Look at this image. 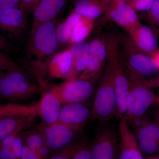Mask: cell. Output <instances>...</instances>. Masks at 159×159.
<instances>
[{
    "instance_id": "44",
    "label": "cell",
    "mask_w": 159,
    "mask_h": 159,
    "mask_svg": "<svg viewBox=\"0 0 159 159\" xmlns=\"http://www.w3.org/2000/svg\"><path fill=\"white\" fill-rule=\"evenodd\" d=\"M154 104H155L157 107L159 108V92L157 95H156Z\"/></svg>"
},
{
    "instance_id": "4",
    "label": "cell",
    "mask_w": 159,
    "mask_h": 159,
    "mask_svg": "<svg viewBox=\"0 0 159 159\" xmlns=\"http://www.w3.org/2000/svg\"><path fill=\"white\" fill-rule=\"evenodd\" d=\"M147 86L145 80L137 79L135 85L129 88L127 108L124 119L133 127L144 117L148 109L155 103L156 95Z\"/></svg>"
},
{
    "instance_id": "3",
    "label": "cell",
    "mask_w": 159,
    "mask_h": 159,
    "mask_svg": "<svg viewBox=\"0 0 159 159\" xmlns=\"http://www.w3.org/2000/svg\"><path fill=\"white\" fill-rule=\"evenodd\" d=\"M116 99L112 70L107 71L94 99L91 110L90 122L98 120L105 123L116 115Z\"/></svg>"
},
{
    "instance_id": "23",
    "label": "cell",
    "mask_w": 159,
    "mask_h": 159,
    "mask_svg": "<svg viewBox=\"0 0 159 159\" xmlns=\"http://www.w3.org/2000/svg\"><path fill=\"white\" fill-rule=\"evenodd\" d=\"M23 135L25 145L35 151L45 144L42 135L37 129L34 131L23 132Z\"/></svg>"
},
{
    "instance_id": "32",
    "label": "cell",
    "mask_w": 159,
    "mask_h": 159,
    "mask_svg": "<svg viewBox=\"0 0 159 159\" xmlns=\"http://www.w3.org/2000/svg\"><path fill=\"white\" fill-rule=\"evenodd\" d=\"M20 159H42L35 151L26 146L25 144L23 147Z\"/></svg>"
},
{
    "instance_id": "30",
    "label": "cell",
    "mask_w": 159,
    "mask_h": 159,
    "mask_svg": "<svg viewBox=\"0 0 159 159\" xmlns=\"http://www.w3.org/2000/svg\"><path fill=\"white\" fill-rule=\"evenodd\" d=\"M156 0H134L133 6L139 11H149Z\"/></svg>"
},
{
    "instance_id": "8",
    "label": "cell",
    "mask_w": 159,
    "mask_h": 159,
    "mask_svg": "<svg viewBox=\"0 0 159 159\" xmlns=\"http://www.w3.org/2000/svg\"><path fill=\"white\" fill-rule=\"evenodd\" d=\"M134 127V135L143 155L159 154V128L154 120L145 116Z\"/></svg>"
},
{
    "instance_id": "39",
    "label": "cell",
    "mask_w": 159,
    "mask_h": 159,
    "mask_svg": "<svg viewBox=\"0 0 159 159\" xmlns=\"http://www.w3.org/2000/svg\"><path fill=\"white\" fill-rule=\"evenodd\" d=\"M145 83L147 86L151 89L159 87V75L155 78L148 80H145Z\"/></svg>"
},
{
    "instance_id": "16",
    "label": "cell",
    "mask_w": 159,
    "mask_h": 159,
    "mask_svg": "<svg viewBox=\"0 0 159 159\" xmlns=\"http://www.w3.org/2000/svg\"><path fill=\"white\" fill-rule=\"evenodd\" d=\"M114 89L116 99V115L121 119H124L127 108V100L130 84L124 74L119 69L112 70Z\"/></svg>"
},
{
    "instance_id": "20",
    "label": "cell",
    "mask_w": 159,
    "mask_h": 159,
    "mask_svg": "<svg viewBox=\"0 0 159 159\" xmlns=\"http://www.w3.org/2000/svg\"><path fill=\"white\" fill-rule=\"evenodd\" d=\"M137 44L140 49L148 53L157 50V42L151 29L146 26L139 28L137 34Z\"/></svg>"
},
{
    "instance_id": "38",
    "label": "cell",
    "mask_w": 159,
    "mask_h": 159,
    "mask_svg": "<svg viewBox=\"0 0 159 159\" xmlns=\"http://www.w3.org/2000/svg\"><path fill=\"white\" fill-rule=\"evenodd\" d=\"M101 45L102 44L101 43L97 40H94L91 42L90 44L89 45L90 54L96 57H98Z\"/></svg>"
},
{
    "instance_id": "35",
    "label": "cell",
    "mask_w": 159,
    "mask_h": 159,
    "mask_svg": "<svg viewBox=\"0 0 159 159\" xmlns=\"http://www.w3.org/2000/svg\"><path fill=\"white\" fill-rule=\"evenodd\" d=\"M20 0H0V9L19 8Z\"/></svg>"
},
{
    "instance_id": "6",
    "label": "cell",
    "mask_w": 159,
    "mask_h": 159,
    "mask_svg": "<svg viewBox=\"0 0 159 159\" xmlns=\"http://www.w3.org/2000/svg\"><path fill=\"white\" fill-rule=\"evenodd\" d=\"M37 130L42 135L45 143L54 153L74 142L79 131L57 122L39 125Z\"/></svg>"
},
{
    "instance_id": "24",
    "label": "cell",
    "mask_w": 159,
    "mask_h": 159,
    "mask_svg": "<svg viewBox=\"0 0 159 159\" xmlns=\"http://www.w3.org/2000/svg\"><path fill=\"white\" fill-rule=\"evenodd\" d=\"M84 142H73L66 148L54 152L49 159H72L76 152Z\"/></svg>"
},
{
    "instance_id": "22",
    "label": "cell",
    "mask_w": 159,
    "mask_h": 159,
    "mask_svg": "<svg viewBox=\"0 0 159 159\" xmlns=\"http://www.w3.org/2000/svg\"><path fill=\"white\" fill-rule=\"evenodd\" d=\"M90 19L82 16L79 21L73 28L70 41L73 43L80 42L83 41L87 37L90 30Z\"/></svg>"
},
{
    "instance_id": "34",
    "label": "cell",
    "mask_w": 159,
    "mask_h": 159,
    "mask_svg": "<svg viewBox=\"0 0 159 159\" xmlns=\"http://www.w3.org/2000/svg\"><path fill=\"white\" fill-rule=\"evenodd\" d=\"M21 133H16L6 137L5 139H3V141L0 143V147L12 149L15 140L17 136Z\"/></svg>"
},
{
    "instance_id": "37",
    "label": "cell",
    "mask_w": 159,
    "mask_h": 159,
    "mask_svg": "<svg viewBox=\"0 0 159 159\" xmlns=\"http://www.w3.org/2000/svg\"><path fill=\"white\" fill-rule=\"evenodd\" d=\"M0 159H17L12 149L0 147Z\"/></svg>"
},
{
    "instance_id": "36",
    "label": "cell",
    "mask_w": 159,
    "mask_h": 159,
    "mask_svg": "<svg viewBox=\"0 0 159 159\" xmlns=\"http://www.w3.org/2000/svg\"><path fill=\"white\" fill-rule=\"evenodd\" d=\"M36 152L42 159H49L54 153L46 144L43 145Z\"/></svg>"
},
{
    "instance_id": "11",
    "label": "cell",
    "mask_w": 159,
    "mask_h": 159,
    "mask_svg": "<svg viewBox=\"0 0 159 159\" xmlns=\"http://www.w3.org/2000/svg\"><path fill=\"white\" fill-rule=\"evenodd\" d=\"M74 57L70 50L55 54L49 60L48 72L53 78H73Z\"/></svg>"
},
{
    "instance_id": "27",
    "label": "cell",
    "mask_w": 159,
    "mask_h": 159,
    "mask_svg": "<svg viewBox=\"0 0 159 159\" xmlns=\"http://www.w3.org/2000/svg\"><path fill=\"white\" fill-rule=\"evenodd\" d=\"M21 68L8 55L0 49V71L18 70Z\"/></svg>"
},
{
    "instance_id": "26",
    "label": "cell",
    "mask_w": 159,
    "mask_h": 159,
    "mask_svg": "<svg viewBox=\"0 0 159 159\" xmlns=\"http://www.w3.org/2000/svg\"><path fill=\"white\" fill-rule=\"evenodd\" d=\"M73 28L74 26L66 20L56 27V36L58 43H65L70 41Z\"/></svg>"
},
{
    "instance_id": "41",
    "label": "cell",
    "mask_w": 159,
    "mask_h": 159,
    "mask_svg": "<svg viewBox=\"0 0 159 159\" xmlns=\"http://www.w3.org/2000/svg\"><path fill=\"white\" fill-rule=\"evenodd\" d=\"M154 121L156 122L159 128V108H157L153 113Z\"/></svg>"
},
{
    "instance_id": "13",
    "label": "cell",
    "mask_w": 159,
    "mask_h": 159,
    "mask_svg": "<svg viewBox=\"0 0 159 159\" xmlns=\"http://www.w3.org/2000/svg\"><path fill=\"white\" fill-rule=\"evenodd\" d=\"M26 14L19 8L0 9V29L12 36H16L25 29Z\"/></svg>"
},
{
    "instance_id": "28",
    "label": "cell",
    "mask_w": 159,
    "mask_h": 159,
    "mask_svg": "<svg viewBox=\"0 0 159 159\" xmlns=\"http://www.w3.org/2000/svg\"><path fill=\"white\" fill-rule=\"evenodd\" d=\"M25 145L23 132L20 133L16 137L12 147V150L15 156L17 159H20L23 147Z\"/></svg>"
},
{
    "instance_id": "2",
    "label": "cell",
    "mask_w": 159,
    "mask_h": 159,
    "mask_svg": "<svg viewBox=\"0 0 159 159\" xmlns=\"http://www.w3.org/2000/svg\"><path fill=\"white\" fill-rule=\"evenodd\" d=\"M41 88L30 81L22 69L0 72V96L7 99H26L39 93Z\"/></svg>"
},
{
    "instance_id": "12",
    "label": "cell",
    "mask_w": 159,
    "mask_h": 159,
    "mask_svg": "<svg viewBox=\"0 0 159 159\" xmlns=\"http://www.w3.org/2000/svg\"><path fill=\"white\" fill-rule=\"evenodd\" d=\"M62 103L53 91L47 90L38 102V114L43 123L47 125L58 122Z\"/></svg>"
},
{
    "instance_id": "45",
    "label": "cell",
    "mask_w": 159,
    "mask_h": 159,
    "mask_svg": "<svg viewBox=\"0 0 159 159\" xmlns=\"http://www.w3.org/2000/svg\"><path fill=\"white\" fill-rule=\"evenodd\" d=\"M40 1V0H37L38 2V4H39V3Z\"/></svg>"
},
{
    "instance_id": "40",
    "label": "cell",
    "mask_w": 159,
    "mask_h": 159,
    "mask_svg": "<svg viewBox=\"0 0 159 159\" xmlns=\"http://www.w3.org/2000/svg\"><path fill=\"white\" fill-rule=\"evenodd\" d=\"M106 54V51L105 47L102 44L97 57L100 60V61H103L105 58Z\"/></svg>"
},
{
    "instance_id": "5",
    "label": "cell",
    "mask_w": 159,
    "mask_h": 159,
    "mask_svg": "<svg viewBox=\"0 0 159 159\" xmlns=\"http://www.w3.org/2000/svg\"><path fill=\"white\" fill-rule=\"evenodd\" d=\"M49 89L57 95L62 104L73 102L84 103L94 92L93 83L88 80L72 78L51 86Z\"/></svg>"
},
{
    "instance_id": "15",
    "label": "cell",
    "mask_w": 159,
    "mask_h": 159,
    "mask_svg": "<svg viewBox=\"0 0 159 159\" xmlns=\"http://www.w3.org/2000/svg\"><path fill=\"white\" fill-rule=\"evenodd\" d=\"M66 2L67 0H40L32 12L33 23L31 30L42 23L55 20Z\"/></svg>"
},
{
    "instance_id": "42",
    "label": "cell",
    "mask_w": 159,
    "mask_h": 159,
    "mask_svg": "<svg viewBox=\"0 0 159 159\" xmlns=\"http://www.w3.org/2000/svg\"><path fill=\"white\" fill-rule=\"evenodd\" d=\"M152 58L154 60L159 70V51L157 50L155 52L152 53Z\"/></svg>"
},
{
    "instance_id": "33",
    "label": "cell",
    "mask_w": 159,
    "mask_h": 159,
    "mask_svg": "<svg viewBox=\"0 0 159 159\" xmlns=\"http://www.w3.org/2000/svg\"><path fill=\"white\" fill-rule=\"evenodd\" d=\"M0 49L7 54L13 52L14 50V46L6 37L0 34Z\"/></svg>"
},
{
    "instance_id": "25",
    "label": "cell",
    "mask_w": 159,
    "mask_h": 159,
    "mask_svg": "<svg viewBox=\"0 0 159 159\" xmlns=\"http://www.w3.org/2000/svg\"><path fill=\"white\" fill-rule=\"evenodd\" d=\"M100 67L101 64L99 58L90 54L86 68L77 79L87 80L88 79L93 76L99 71Z\"/></svg>"
},
{
    "instance_id": "19",
    "label": "cell",
    "mask_w": 159,
    "mask_h": 159,
    "mask_svg": "<svg viewBox=\"0 0 159 159\" xmlns=\"http://www.w3.org/2000/svg\"><path fill=\"white\" fill-rule=\"evenodd\" d=\"M129 62L132 68L142 76H152L157 74L159 70L153 58L145 54H138L133 55Z\"/></svg>"
},
{
    "instance_id": "14",
    "label": "cell",
    "mask_w": 159,
    "mask_h": 159,
    "mask_svg": "<svg viewBox=\"0 0 159 159\" xmlns=\"http://www.w3.org/2000/svg\"><path fill=\"white\" fill-rule=\"evenodd\" d=\"M119 133L121 139L119 159H145L139 148L136 139L129 129L125 119L120 120Z\"/></svg>"
},
{
    "instance_id": "29",
    "label": "cell",
    "mask_w": 159,
    "mask_h": 159,
    "mask_svg": "<svg viewBox=\"0 0 159 159\" xmlns=\"http://www.w3.org/2000/svg\"><path fill=\"white\" fill-rule=\"evenodd\" d=\"M72 159H92L90 146L84 142L76 152Z\"/></svg>"
},
{
    "instance_id": "31",
    "label": "cell",
    "mask_w": 159,
    "mask_h": 159,
    "mask_svg": "<svg viewBox=\"0 0 159 159\" xmlns=\"http://www.w3.org/2000/svg\"><path fill=\"white\" fill-rule=\"evenodd\" d=\"M149 11L151 19L159 27V0H156Z\"/></svg>"
},
{
    "instance_id": "43",
    "label": "cell",
    "mask_w": 159,
    "mask_h": 159,
    "mask_svg": "<svg viewBox=\"0 0 159 159\" xmlns=\"http://www.w3.org/2000/svg\"><path fill=\"white\" fill-rule=\"evenodd\" d=\"M145 159H159V154L148 156Z\"/></svg>"
},
{
    "instance_id": "21",
    "label": "cell",
    "mask_w": 159,
    "mask_h": 159,
    "mask_svg": "<svg viewBox=\"0 0 159 159\" xmlns=\"http://www.w3.org/2000/svg\"><path fill=\"white\" fill-rule=\"evenodd\" d=\"M101 9L93 0H78L75 5L74 12L89 19L100 16Z\"/></svg>"
},
{
    "instance_id": "10",
    "label": "cell",
    "mask_w": 159,
    "mask_h": 159,
    "mask_svg": "<svg viewBox=\"0 0 159 159\" xmlns=\"http://www.w3.org/2000/svg\"><path fill=\"white\" fill-rule=\"evenodd\" d=\"M90 112L84 103H67L62 107L58 122L79 131L89 120Z\"/></svg>"
},
{
    "instance_id": "1",
    "label": "cell",
    "mask_w": 159,
    "mask_h": 159,
    "mask_svg": "<svg viewBox=\"0 0 159 159\" xmlns=\"http://www.w3.org/2000/svg\"><path fill=\"white\" fill-rule=\"evenodd\" d=\"M55 20L42 23L31 30L27 48L30 58L39 62L43 59H51L58 46Z\"/></svg>"
},
{
    "instance_id": "7",
    "label": "cell",
    "mask_w": 159,
    "mask_h": 159,
    "mask_svg": "<svg viewBox=\"0 0 159 159\" xmlns=\"http://www.w3.org/2000/svg\"><path fill=\"white\" fill-rule=\"evenodd\" d=\"M38 114V103L27 109L0 116V143L8 136L31 127Z\"/></svg>"
},
{
    "instance_id": "18",
    "label": "cell",
    "mask_w": 159,
    "mask_h": 159,
    "mask_svg": "<svg viewBox=\"0 0 159 159\" xmlns=\"http://www.w3.org/2000/svg\"><path fill=\"white\" fill-rule=\"evenodd\" d=\"M70 51L74 57L73 78H76L80 73L85 70L90 55L89 45L84 41L74 43Z\"/></svg>"
},
{
    "instance_id": "46",
    "label": "cell",
    "mask_w": 159,
    "mask_h": 159,
    "mask_svg": "<svg viewBox=\"0 0 159 159\" xmlns=\"http://www.w3.org/2000/svg\"><path fill=\"white\" fill-rule=\"evenodd\" d=\"M0 72H1V71H0Z\"/></svg>"
},
{
    "instance_id": "17",
    "label": "cell",
    "mask_w": 159,
    "mask_h": 159,
    "mask_svg": "<svg viewBox=\"0 0 159 159\" xmlns=\"http://www.w3.org/2000/svg\"><path fill=\"white\" fill-rule=\"evenodd\" d=\"M109 14L114 21L122 26H127L138 21V16L134 9L122 0L117 1Z\"/></svg>"
},
{
    "instance_id": "9",
    "label": "cell",
    "mask_w": 159,
    "mask_h": 159,
    "mask_svg": "<svg viewBox=\"0 0 159 159\" xmlns=\"http://www.w3.org/2000/svg\"><path fill=\"white\" fill-rule=\"evenodd\" d=\"M118 142V135L114 129L102 127L90 146L92 159H116Z\"/></svg>"
}]
</instances>
